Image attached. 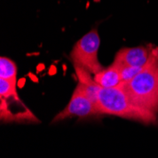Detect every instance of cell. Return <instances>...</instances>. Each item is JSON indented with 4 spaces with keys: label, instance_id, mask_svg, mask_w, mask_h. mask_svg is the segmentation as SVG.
<instances>
[{
    "label": "cell",
    "instance_id": "5b68a950",
    "mask_svg": "<svg viewBox=\"0 0 158 158\" xmlns=\"http://www.w3.org/2000/svg\"><path fill=\"white\" fill-rule=\"evenodd\" d=\"M152 50L147 47H136L120 49L114 61L120 66L143 67L149 62Z\"/></svg>",
    "mask_w": 158,
    "mask_h": 158
},
{
    "label": "cell",
    "instance_id": "277c9868",
    "mask_svg": "<svg viewBox=\"0 0 158 158\" xmlns=\"http://www.w3.org/2000/svg\"><path fill=\"white\" fill-rule=\"evenodd\" d=\"M100 114L98 107L93 103L92 100L86 96L84 91L78 84L75 91L73 92L67 106L54 118L53 122L60 121L72 117L88 118Z\"/></svg>",
    "mask_w": 158,
    "mask_h": 158
},
{
    "label": "cell",
    "instance_id": "6da1fadb",
    "mask_svg": "<svg viewBox=\"0 0 158 158\" xmlns=\"http://www.w3.org/2000/svg\"><path fill=\"white\" fill-rule=\"evenodd\" d=\"M133 102L153 114L158 113V51L152 50L146 65L126 83H122Z\"/></svg>",
    "mask_w": 158,
    "mask_h": 158
},
{
    "label": "cell",
    "instance_id": "7a4b0ae2",
    "mask_svg": "<svg viewBox=\"0 0 158 158\" xmlns=\"http://www.w3.org/2000/svg\"><path fill=\"white\" fill-rule=\"evenodd\" d=\"M98 100L100 114L135 119L143 123H152L156 119L155 114L140 108L133 102L122 83L112 88L100 87Z\"/></svg>",
    "mask_w": 158,
    "mask_h": 158
},
{
    "label": "cell",
    "instance_id": "52a82bcc",
    "mask_svg": "<svg viewBox=\"0 0 158 158\" xmlns=\"http://www.w3.org/2000/svg\"><path fill=\"white\" fill-rule=\"evenodd\" d=\"M17 67L11 60L2 57L0 59V78L16 81Z\"/></svg>",
    "mask_w": 158,
    "mask_h": 158
},
{
    "label": "cell",
    "instance_id": "8992f818",
    "mask_svg": "<svg viewBox=\"0 0 158 158\" xmlns=\"http://www.w3.org/2000/svg\"><path fill=\"white\" fill-rule=\"evenodd\" d=\"M94 81L104 88L116 87L122 83L120 66L118 64L114 62L107 68H103L102 71L94 75Z\"/></svg>",
    "mask_w": 158,
    "mask_h": 158
},
{
    "label": "cell",
    "instance_id": "ba28073f",
    "mask_svg": "<svg viewBox=\"0 0 158 158\" xmlns=\"http://www.w3.org/2000/svg\"><path fill=\"white\" fill-rule=\"evenodd\" d=\"M0 96H1V98H17L16 81L0 78Z\"/></svg>",
    "mask_w": 158,
    "mask_h": 158
},
{
    "label": "cell",
    "instance_id": "3957f363",
    "mask_svg": "<svg viewBox=\"0 0 158 158\" xmlns=\"http://www.w3.org/2000/svg\"><path fill=\"white\" fill-rule=\"evenodd\" d=\"M99 45L100 39L97 30H92L81 37L70 54L74 65L81 67L94 75L102 71L103 67L98 58Z\"/></svg>",
    "mask_w": 158,
    "mask_h": 158
},
{
    "label": "cell",
    "instance_id": "9c48e42d",
    "mask_svg": "<svg viewBox=\"0 0 158 158\" xmlns=\"http://www.w3.org/2000/svg\"><path fill=\"white\" fill-rule=\"evenodd\" d=\"M120 66V65H119ZM144 67V66H143ZM143 67H132V66H120L122 83L130 81Z\"/></svg>",
    "mask_w": 158,
    "mask_h": 158
}]
</instances>
